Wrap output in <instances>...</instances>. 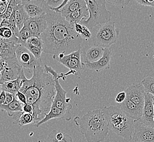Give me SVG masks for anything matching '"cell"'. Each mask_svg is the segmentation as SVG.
<instances>
[{
	"mask_svg": "<svg viewBox=\"0 0 154 142\" xmlns=\"http://www.w3.org/2000/svg\"><path fill=\"white\" fill-rule=\"evenodd\" d=\"M47 27L41 36L43 52L54 55H68L82 49V37L61 13L50 11L47 14Z\"/></svg>",
	"mask_w": 154,
	"mask_h": 142,
	"instance_id": "obj_1",
	"label": "cell"
},
{
	"mask_svg": "<svg viewBox=\"0 0 154 142\" xmlns=\"http://www.w3.org/2000/svg\"><path fill=\"white\" fill-rule=\"evenodd\" d=\"M19 91L26 96L27 103L32 106L34 123L37 124L51 110L56 95L54 78L38 66L34 68L31 78L24 79Z\"/></svg>",
	"mask_w": 154,
	"mask_h": 142,
	"instance_id": "obj_2",
	"label": "cell"
},
{
	"mask_svg": "<svg viewBox=\"0 0 154 142\" xmlns=\"http://www.w3.org/2000/svg\"><path fill=\"white\" fill-rule=\"evenodd\" d=\"M74 122L88 142H102L109 128L106 119L100 109L89 110L82 117L76 116Z\"/></svg>",
	"mask_w": 154,
	"mask_h": 142,
	"instance_id": "obj_3",
	"label": "cell"
},
{
	"mask_svg": "<svg viewBox=\"0 0 154 142\" xmlns=\"http://www.w3.org/2000/svg\"><path fill=\"white\" fill-rule=\"evenodd\" d=\"M102 112L109 130L121 137L125 142H130L135 130L134 120L126 115L118 106H105Z\"/></svg>",
	"mask_w": 154,
	"mask_h": 142,
	"instance_id": "obj_4",
	"label": "cell"
},
{
	"mask_svg": "<svg viewBox=\"0 0 154 142\" xmlns=\"http://www.w3.org/2000/svg\"><path fill=\"white\" fill-rule=\"evenodd\" d=\"M89 12V18L80 23L91 30L94 27L111 21L112 13L107 9L104 0H85Z\"/></svg>",
	"mask_w": 154,
	"mask_h": 142,
	"instance_id": "obj_5",
	"label": "cell"
},
{
	"mask_svg": "<svg viewBox=\"0 0 154 142\" xmlns=\"http://www.w3.org/2000/svg\"><path fill=\"white\" fill-rule=\"evenodd\" d=\"M119 35V30L116 28V23L114 21L99 25L97 32L90 39L92 43L91 45L109 48L116 42Z\"/></svg>",
	"mask_w": 154,
	"mask_h": 142,
	"instance_id": "obj_6",
	"label": "cell"
},
{
	"mask_svg": "<svg viewBox=\"0 0 154 142\" xmlns=\"http://www.w3.org/2000/svg\"><path fill=\"white\" fill-rule=\"evenodd\" d=\"M45 71L51 73L55 80V84L56 88V95L54 98L52 105L57 106L67 115L71 116V110L72 109V105L70 103V98H67V91L63 89L59 82V74L57 73L53 68L49 66L45 65L44 66Z\"/></svg>",
	"mask_w": 154,
	"mask_h": 142,
	"instance_id": "obj_7",
	"label": "cell"
},
{
	"mask_svg": "<svg viewBox=\"0 0 154 142\" xmlns=\"http://www.w3.org/2000/svg\"><path fill=\"white\" fill-rule=\"evenodd\" d=\"M24 68L18 63L16 58L13 59H0V84L17 79Z\"/></svg>",
	"mask_w": 154,
	"mask_h": 142,
	"instance_id": "obj_8",
	"label": "cell"
},
{
	"mask_svg": "<svg viewBox=\"0 0 154 142\" xmlns=\"http://www.w3.org/2000/svg\"><path fill=\"white\" fill-rule=\"evenodd\" d=\"M16 59L21 66L32 73L34 68L41 65V60L37 59L23 45H19L17 49Z\"/></svg>",
	"mask_w": 154,
	"mask_h": 142,
	"instance_id": "obj_9",
	"label": "cell"
},
{
	"mask_svg": "<svg viewBox=\"0 0 154 142\" xmlns=\"http://www.w3.org/2000/svg\"><path fill=\"white\" fill-rule=\"evenodd\" d=\"M24 9L30 18L47 14L51 11L46 0H21Z\"/></svg>",
	"mask_w": 154,
	"mask_h": 142,
	"instance_id": "obj_10",
	"label": "cell"
},
{
	"mask_svg": "<svg viewBox=\"0 0 154 142\" xmlns=\"http://www.w3.org/2000/svg\"><path fill=\"white\" fill-rule=\"evenodd\" d=\"M55 60L68 68L74 75L79 74L84 69L81 59V49Z\"/></svg>",
	"mask_w": 154,
	"mask_h": 142,
	"instance_id": "obj_11",
	"label": "cell"
},
{
	"mask_svg": "<svg viewBox=\"0 0 154 142\" xmlns=\"http://www.w3.org/2000/svg\"><path fill=\"white\" fill-rule=\"evenodd\" d=\"M19 39L15 35L8 39L0 38V56L3 59L16 58V51L18 49Z\"/></svg>",
	"mask_w": 154,
	"mask_h": 142,
	"instance_id": "obj_12",
	"label": "cell"
},
{
	"mask_svg": "<svg viewBox=\"0 0 154 142\" xmlns=\"http://www.w3.org/2000/svg\"><path fill=\"white\" fill-rule=\"evenodd\" d=\"M125 91L126 92L128 98L143 110L146 93L142 83L134 84L128 86Z\"/></svg>",
	"mask_w": 154,
	"mask_h": 142,
	"instance_id": "obj_13",
	"label": "cell"
},
{
	"mask_svg": "<svg viewBox=\"0 0 154 142\" xmlns=\"http://www.w3.org/2000/svg\"><path fill=\"white\" fill-rule=\"evenodd\" d=\"M134 125L132 140L135 142H154V127L145 126L139 120L134 121Z\"/></svg>",
	"mask_w": 154,
	"mask_h": 142,
	"instance_id": "obj_14",
	"label": "cell"
},
{
	"mask_svg": "<svg viewBox=\"0 0 154 142\" xmlns=\"http://www.w3.org/2000/svg\"><path fill=\"white\" fill-rule=\"evenodd\" d=\"M47 14L41 17L30 18L25 22V25L28 28L33 37H40L47 27Z\"/></svg>",
	"mask_w": 154,
	"mask_h": 142,
	"instance_id": "obj_15",
	"label": "cell"
},
{
	"mask_svg": "<svg viewBox=\"0 0 154 142\" xmlns=\"http://www.w3.org/2000/svg\"><path fill=\"white\" fill-rule=\"evenodd\" d=\"M139 122L145 126L154 127V106L152 95L145 94V104L143 116Z\"/></svg>",
	"mask_w": 154,
	"mask_h": 142,
	"instance_id": "obj_16",
	"label": "cell"
},
{
	"mask_svg": "<svg viewBox=\"0 0 154 142\" xmlns=\"http://www.w3.org/2000/svg\"><path fill=\"white\" fill-rule=\"evenodd\" d=\"M112 56V51L110 48H105L103 55L101 59L95 62H86L83 63L84 68L99 72L110 68V63Z\"/></svg>",
	"mask_w": 154,
	"mask_h": 142,
	"instance_id": "obj_17",
	"label": "cell"
},
{
	"mask_svg": "<svg viewBox=\"0 0 154 142\" xmlns=\"http://www.w3.org/2000/svg\"><path fill=\"white\" fill-rule=\"evenodd\" d=\"M104 49L100 47L87 45L81 49V59L83 63L95 62L101 59L103 55Z\"/></svg>",
	"mask_w": 154,
	"mask_h": 142,
	"instance_id": "obj_18",
	"label": "cell"
},
{
	"mask_svg": "<svg viewBox=\"0 0 154 142\" xmlns=\"http://www.w3.org/2000/svg\"><path fill=\"white\" fill-rule=\"evenodd\" d=\"M118 106L126 115L134 121L139 120L142 116L143 110L137 106L128 98L123 103L119 104Z\"/></svg>",
	"mask_w": 154,
	"mask_h": 142,
	"instance_id": "obj_19",
	"label": "cell"
},
{
	"mask_svg": "<svg viewBox=\"0 0 154 142\" xmlns=\"http://www.w3.org/2000/svg\"><path fill=\"white\" fill-rule=\"evenodd\" d=\"M64 119L66 121H70L71 120V116H68L62 110L58 108L57 106H51L50 112L47 114L45 118L36 125V127H39L41 125L51 119Z\"/></svg>",
	"mask_w": 154,
	"mask_h": 142,
	"instance_id": "obj_20",
	"label": "cell"
},
{
	"mask_svg": "<svg viewBox=\"0 0 154 142\" xmlns=\"http://www.w3.org/2000/svg\"><path fill=\"white\" fill-rule=\"evenodd\" d=\"M15 11L17 26L19 31H20L24 26L25 22L29 19L30 17L24 9L21 0H19L18 5L15 7Z\"/></svg>",
	"mask_w": 154,
	"mask_h": 142,
	"instance_id": "obj_21",
	"label": "cell"
},
{
	"mask_svg": "<svg viewBox=\"0 0 154 142\" xmlns=\"http://www.w3.org/2000/svg\"><path fill=\"white\" fill-rule=\"evenodd\" d=\"M87 7L85 0H69L67 4L61 11V14L66 18L72 12Z\"/></svg>",
	"mask_w": 154,
	"mask_h": 142,
	"instance_id": "obj_22",
	"label": "cell"
},
{
	"mask_svg": "<svg viewBox=\"0 0 154 142\" xmlns=\"http://www.w3.org/2000/svg\"><path fill=\"white\" fill-rule=\"evenodd\" d=\"M89 15V10L88 7H84L68 14L65 19L70 24L74 26L77 23H80L84 18L88 17Z\"/></svg>",
	"mask_w": 154,
	"mask_h": 142,
	"instance_id": "obj_23",
	"label": "cell"
},
{
	"mask_svg": "<svg viewBox=\"0 0 154 142\" xmlns=\"http://www.w3.org/2000/svg\"><path fill=\"white\" fill-rule=\"evenodd\" d=\"M24 80L20 77H19L16 80L5 82L2 85H1V91L11 93L15 96L17 92L20 90L21 86H23Z\"/></svg>",
	"mask_w": 154,
	"mask_h": 142,
	"instance_id": "obj_24",
	"label": "cell"
},
{
	"mask_svg": "<svg viewBox=\"0 0 154 142\" xmlns=\"http://www.w3.org/2000/svg\"><path fill=\"white\" fill-rule=\"evenodd\" d=\"M23 105L20 101L15 97L12 103L8 105L1 104V109L2 110H5L7 113L8 116L13 117L16 113L23 112Z\"/></svg>",
	"mask_w": 154,
	"mask_h": 142,
	"instance_id": "obj_25",
	"label": "cell"
},
{
	"mask_svg": "<svg viewBox=\"0 0 154 142\" xmlns=\"http://www.w3.org/2000/svg\"><path fill=\"white\" fill-rule=\"evenodd\" d=\"M74 29L75 31L77 32L79 35H80L82 38L85 39L86 40L90 39L92 37V33L90 31L87 27L85 26V25L80 24V23H77L75 24L74 25Z\"/></svg>",
	"mask_w": 154,
	"mask_h": 142,
	"instance_id": "obj_26",
	"label": "cell"
},
{
	"mask_svg": "<svg viewBox=\"0 0 154 142\" xmlns=\"http://www.w3.org/2000/svg\"><path fill=\"white\" fill-rule=\"evenodd\" d=\"M57 132L58 131L57 130L52 131L51 133L48 134L44 142H73L72 137L66 133L65 134V137L62 140L57 139L56 135Z\"/></svg>",
	"mask_w": 154,
	"mask_h": 142,
	"instance_id": "obj_27",
	"label": "cell"
},
{
	"mask_svg": "<svg viewBox=\"0 0 154 142\" xmlns=\"http://www.w3.org/2000/svg\"><path fill=\"white\" fill-rule=\"evenodd\" d=\"M145 93L151 94L154 97V77H148L142 81Z\"/></svg>",
	"mask_w": 154,
	"mask_h": 142,
	"instance_id": "obj_28",
	"label": "cell"
},
{
	"mask_svg": "<svg viewBox=\"0 0 154 142\" xmlns=\"http://www.w3.org/2000/svg\"><path fill=\"white\" fill-rule=\"evenodd\" d=\"M33 37L28 28L25 25L23 28L20 31V37H19V45H24L26 43L27 41Z\"/></svg>",
	"mask_w": 154,
	"mask_h": 142,
	"instance_id": "obj_29",
	"label": "cell"
},
{
	"mask_svg": "<svg viewBox=\"0 0 154 142\" xmlns=\"http://www.w3.org/2000/svg\"><path fill=\"white\" fill-rule=\"evenodd\" d=\"M19 0H11L9 3L8 7L6 12L3 14V15H1V18L2 20L6 19L9 20V18L11 17L12 13L14 12V9L17 5H18Z\"/></svg>",
	"mask_w": 154,
	"mask_h": 142,
	"instance_id": "obj_30",
	"label": "cell"
},
{
	"mask_svg": "<svg viewBox=\"0 0 154 142\" xmlns=\"http://www.w3.org/2000/svg\"><path fill=\"white\" fill-rule=\"evenodd\" d=\"M27 49L30 51L31 53L35 56L37 60H41L42 53L43 52V49L41 48L37 47L31 45L29 43L26 42L25 45H23Z\"/></svg>",
	"mask_w": 154,
	"mask_h": 142,
	"instance_id": "obj_31",
	"label": "cell"
},
{
	"mask_svg": "<svg viewBox=\"0 0 154 142\" xmlns=\"http://www.w3.org/2000/svg\"><path fill=\"white\" fill-rule=\"evenodd\" d=\"M32 122L34 123V118L32 114L24 112L19 119L17 124L20 126H23L24 125L30 124Z\"/></svg>",
	"mask_w": 154,
	"mask_h": 142,
	"instance_id": "obj_32",
	"label": "cell"
},
{
	"mask_svg": "<svg viewBox=\"0 0 154 142\" xmlns=\"http://www.w3.org/2000/svg\"><path fill=\"white\" fill-rule=\"evenodd\" d=\"M15 35L12 30L7 27H0V36L1 39H8Z\"/></svg>",
	"mask_w": 154,
	"mask_h": 142,
	"instance_id": "obj_33",
	"label": "cell"
},
{
	"mask_svg": "<svg viewBox=\"0 0 154 142\" xmlns=\"http://www.w3.org/2000/svg\"><path fill=\"white\" fill-rule=\"evenodd\" d=\"M27 42L29 43L31 45H33L34 46L43 49V43L41 37H32L27 41Z\"/></svg>",
	"mask_w": 154,
	"mask_h": 142,
	"instance_id": "obj_34",
	"label": "cell"
},
{
	"mask_svg": "<svg viewBox=\"0 0 154 142\" xmlns=\"http://www.w3.org/2000/svg\"><path fill=\"white\" fill-rule=\"evenodd\" d=\"M48 5L51 8H57L62 5L64 0H46Z\"/></svg>",
	"mask_w": 154,
	"mask_h": 142,
	"instance_id": "obj_35",
	"label": "cell"
},
{
	"mask_svg": "<svg viewBox=\"0 0 154 142\" xmlns=\"http://www.w3.org/2000/svg\"><path fill=\"white\" fill-rule=\"evenodd\" d=\"M106 1L108 3H111L113 5L122 6V7L126 6L130 2V0H112V1H108V0Z\"/></svg>",
	"mask_w": 154,
	"mask_h": 142,
	"instance_id": "obj_36",
	"label": "cell"
},
{
	"mask_svg": "<svg viewBox=\"0 0 154 142\" xmlns=\"http://www.w3.org/2000/svg\"><path fill=\"white\" fill-rule=\"evenodd\" d=\"M126 98H127L126 92L125 91H123L120 92L118 93V94L116 95L115 101L119 104L123 103L126 100Z\"/></svg>",
	"mask_w": 154,
	"mask_h": 142,
	"instance_id": "obj_37",
	"label": "cell"
},
{
	"mask_svg": "<svg viewBox=\"0 0 154 142\" xmlns=\"http://www.w3.org/2000/svg\"><path fill=\"white\" fill-rule=\"evenodd\" d=\"M9 0H0V14L3 15L6 12L9 5Z\"/></svg>",
	"mask_w": 154,
	"mask_h": 142,
	"instance_id": "obj_38",
	"label": "cell"
},
{
	"mask_svg": "<svg viewBox=\"0 0 154 142\" xmlns=\"http://www.w3.org/2000/svg\"><path fill=\"white\" fill-rule=\"evenodd\" d=\"M15 97L17 98V100L20 101L23 104H25L27 103L26 96L24 93L21 92L20 91H18L17 92V93L15 95Z\"/></svg>",
	"mask_w": 154,
	"mask_h": 142,
	"instance_id": "obj_39",
	"label": "cell"
},
{
	"mask_svg": "<svg viewBox=\"0 0 154 142\" xmlns=\"http://www.w3.org/2000/svg\"><path fill=\"white\" fill-rule=\"evenodd\" d=\"M136 2L142 6H148L154 8V0H136Z\"/></svg>",
	"mask_w": 154,
	"mask_h": 142,
	"instance_id": "obj_40",
	"label": "cell"
},
{
	"mask_svg": "<svg viewBox=\"0 0 154 142\" xmlns=\"http://www.w3.org/2000/svg\"><path fill=\"white\" fill-rule=\"evenodd\" d=\"M15 98V95L12 94L11 93L6 92V100L5 102L4 105H8L9 104L12 103L13 101H14V99Z\"/></svg>",
	"mask_w": 154,
	"mask_h": 142,
	"instance_id": "obj_41",
	"label": "cell"
},
{
	"mask_svg": "<svg viewBox=\"0 0 154 142\" xmlns=\"http://www.w3.org/2000/svg\"><path fill=\"white\" fill-rule=\"evenodd\" d=\"M23 112L26 113H29L33 114V108L31 104L29 103H26L23 105Z\"/></svg>",
	"mask_w": 154,
	"mask_h": 142,
	"instance_id": "obj_42",
	"label": "cell"
},
{
	"mask_svg": "<svg viewBox=\"0 0 154 142\" xmlns=\"http://www.w3.org/2000/svg\"><path fill=\"white\" fill-rule=\"evenodd\" d=\"M1 27H7L11 29V25L9 23V20H6V19H3L1 21V25H0Z\"/></svg>",
	"mask_w": 154,
	"mask_h": 142,
	"instance_id": "obj_43",
	"label": "cell"
},
{
	"mask_svg": "<svg viewBox=\"0 0 154 142\" xmlns=\"http://www.w3.org/2000/svg\"><path fill=\"white\" fill-rule=\"evenodd\" d=\"M6 92L4 91H1V95H0V103L1 104H3L6 100Z\"/></svg>",
	"mask_w": 154,
	"mask_h": 142,
	"instance_id": "obj_44",
	"label": "cell"
},
{
	"mask_svg": "<svg viewBox=\"0 0 154 142\" xmlns=\"http://www.w3.org/2000/svg\"><path fill=\"white\" fill-rule=\"evenodd\" d=\"M152 98H153V101H154V97L152 96Z\"/></svg>",
	"mask_w": 154,
	"mask_h": 142,
	"instance_id": "obj_45",
	"label": "cell"
}]
</instances>
